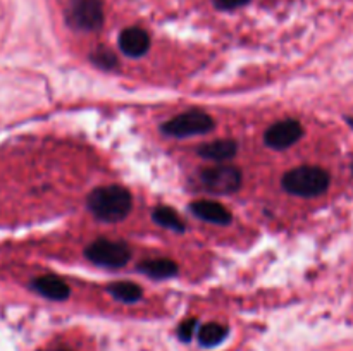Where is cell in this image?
<instances>
[{
  "label": "cell",
  "mask_w": 353,
  "mask_h": 351,
  "mask_svg": "<svg viewBox=\"0 0 353 351\" xmlns=\"http://www.w3.org/2000/svg\"><path fill=\"white\" fill-rule=\"evenodd\" d=\"M88 209L93 215L105 222H117L130 213L133 198L123 186H100L88 195Z\"/></svg>",
  "instance_id": "obj_1"
},
{
  "label": "cell",
  "mask_w": 353,
  "mask_h": 351,
  "mask_svg": "<svg viewBox=\"0 0 353 351\" xmlns=\"http://www.w3.org/2000/svg\"><path fill=\"white\" fill-rule=\"evenodd\" d=\"M330 186V174L324 169L314 167V165H302L286 172L283 178V188L288 193L296 196H312L323 195Z\"/></svg>",
  "instance_id": "obj_2"
},
{
  "label": "cell",
  "mask_w": 353,
  "mask_h": 351,
  "mask_svg": "<svg viewBox=\"0 0 353 351\" xmlns=\"http://www.w3.org/2000/svg\"><path fill=\"white\" fill-rule=\"evenodd\" d=\"M90 262L102 267L119 268L126 265L131 258V250L126 243L110 240H97L85 250Z\"/></svg>",
  "instance_id": "obj_3"
},
{
  "label": "cell",
  "mask_w": 353,
  "mask_h": 351,
  "mask_svg": "<svg viewBox=\"0 0 353 351\" xmlns=\"http://www.w3.org/2000/svg\"><path fill=\"white\" fill-rule=\"evenodd\" d=\"M214 129V120L209 114L202 110H190V112L179 114L162 126V133L176 138L195 136V134H205Z\"/></svg>",
  "instance_id": "obj_4"
},
{
  "label": "cell",
  "mask_w": 353,
  "mask_h": 351,
  "mask_svg": "<svg viewBox=\"0 0 353 351\" xmlns=\"http://www.w3.org/2000/svg\"><path fill=\"white\" fill-rule=\"evenodd\" d=\"M200 181L212 193H233L241 184V172L233 165H216L200 172Z\"/></svg>",
  "instance_id": "obj_5"
},
{
  "label": "cell",
  "mask_w": 353,
  "mask_h": 351,
  "mask_svg": "<svg viewBox=\"0 0 353 351\" xmlns=\"http://www.w3.org/2000/svg\"><path fill=\"white\" fill-rule=\"evenodd\" d=\"M72 26L83 31H95L103 23V9L100 0H76L69 12Z\"/></svg>",
  "instance_id": "obj_6"
},
{
  "label": "cell",
  "mask_w": 353,
  "mask_h": 351,
  "mask_svg": "<svg viewBox=\"0 0 353 351\" xmlns=\"http://www.w3.org/2000/svg\"><path fill=\"white\" fill-rule=\"evenodd\" d=\"M303 127L299 120L295 119H285L279 123L272 124L268 131H265V143L274 150H285L295 145L296 141L302 138Z\"/></svg>",
  "instance_id": "obj_7"
},
{
  "label": "cell",
  "mask_w": 353,
  "mask_h": 351,
  "mask_svg": "<svg viewBox=\"0 0 353 351\" xmlns=\"http://www.w3.org/2000/svg\"><path fill=\"white\" fill-rule=\"evenodd\" d=\"M150 47V36L141 28H126L119 36V48L128 57H141Z\"/></svg>",
  "instance_id": "obj_8"
},
{
  "label": "cell",
  "mask_w": 353,
  "mask_h": 351,
  "mask_svg": "<svg viewBox=\"0 0 353 351\" xmlns=\"http://www.w3.org/2000/svg\"><path fill=\"white\" fill-rule=\"evenodd\" d=\"M190 210H192L199 219L207 220V222L221 224V226L231 222L230 210L224 205H221V203L212 202V200H199V202L192 203Z\"/></svg>",
  "instance_id": "obj_9"
},
{
  "label": "cell",
  "mask_w": 353,
  "mask_h": 351,
  "mask_svg": "<svg viewBox=\"0 0 353 351\" xmlns=\"http://www.w3.org/2000/svg\"><path fill=\"white\" fill-rule=\"evenodd\" d=\"M31 288L41 296L48 299H55V301H62L69 296V286L65 284L62 279L55 277V275H41L31 282Z\"/></svg>",
  "instance_id": "obj_10"
},
{
  "label": "cell",
  "mask_w": 353,
  "mask_h": 351,
  "mask_svg": "<svg viewBox=\"0 0 353 351\" xmlns=\"http://www.w3.org/2000/svg\"><path fill=\"white\" fill-rule=\"evenodd\" d=\"M199 153L203 158H209L214 162H224L230 160L236 153V143L231 140H216L210 141V143L202 145L199 148Z\"/></svg>",
  "instance_id": "obj_11"
},
{
  "label": "cell",
  "mask_w": 353,
  "mask_h": 351,
  "mask_svg": "<svg viewBox=\"0 0 353 351\" xmlns=\"http://www.w3.org/2000/svg\"><path fill=\"white\" fill-rule=\"evenodd\" d=\"M140 272L154 279H168L178 274V265L169 258H152L138 265Z\"/></svg>",
  "instance_id": "obj_12"
},
{
  "label": "cell",
  "mask_w": 353,
  "mask_h": 351,
  "mask_svg": "<svg viewBox=\"0 0 353 351\" xmlns=\"http://www.w3.org/2000/svg\"><path fill=\"white\" fill-rule=\"evenodd\" d=\"M226 336H228V327L217 322L205 323V326L200 327L199 330V341L200 344L205 348L217 346V344H221L224 339H226Z\"/></svg>",
  "instance_id": "obj_13"
},
{
  "label": "cell",
  "mask_w": 353,
  "mask_h": 351,
  "mask_svg": "<svg viewBox=\"0 0 353 351\" xmlns=\"http://www.w3.org/2000/svg\"><path fill=\"white\" fill-rule=\"evenodd\" d=\"M107 291H109L114 298L121 299V301H126V303L138 301V299L141 298V295H143V291H141L140 286L134 284V282H130V281L112 282V284H109Z\"/></svg>",
  "instance_id": "obj_14"
},
{
  "label": "cell",
  "mask_w": 353,
  "mask_h": 351,
  "mask_svg": "<svg viewBox=\"0 0 353 351\" xmlns=\"http://www.w3.org/2000/svg\"><path fill=\"white\" fill-rule=\"evenodd\" d=\"M154 219L157 220L161 226L169 227V229H174V231L185 229V224L181 222V219L178 217V213H176L174 210L168 209V206H159V209H155Z\"/></svg>",
  "instance_id": "obj_15"
},
{
  "label": "cell",
  "mask_w": 353,
  "mask_h": 351,
  "mask_svg": "<svg viewBox=\"0 0 353 351\" xmlns=\"http://www.w3.org/2000/svg\"><path fill=\"white\" fill-rule=\"evenodd\" d=\"M195 329H196V320L195 319H188V320H185L181 326H179L178 334H179V337H181L183 341H190V339H192L193 334H195Z\"/></svg>",
  "instance_id": "obj_16"
},
{
  "label": "cell",
  "mask_w": 353,
  "mask_h": 351,
  "mask_svg": "<svg viewBox=\"0 0 353 351\" xmlns=\"http://www.w3.org/2000/svg\"><path fill=\"white\" fill-rule=\"evenodd\" d=\"M92 58L93 62H97V64L102 65V67H112V65L116 64V57L107 50H99Z\"/></svg>",
  "instance_id": "obj_17"
},
{
  "label": "cell",
  "mask_w": 353,
  "mask_h": 351,
  "mask_svg": "<svg viewBox=\"0 0 353 351\" xmlns=\"http://www.w3.org/2000/svg\"><path fill=\"white\" fill-rule=\"evenodd\" d=\"M250 0H214V6L221 10H233L238 9V7H243Z\"/></svg>",
  "instance_id": "obj_18"
},
{
  "label": "cell",
  "mask_w": 353,
  "mask_h": 351,
  "mask_svg": "<svg viewBox=\"0 0 353 351\" xmlns=\"http://www.w3.org/2000/svg\"><path fill=\"white\" fill-rule=\"evenodd\" d=\"M348 123H350V124H352V126H353V119H350V120H348Z\"/></svg>",
  "instance_id": "obj_19"
}]
</instances>
